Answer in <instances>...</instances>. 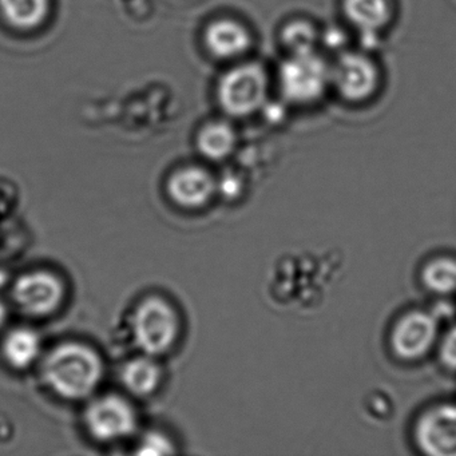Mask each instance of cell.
Instances as JSON below:
<instances>
[{
    "mask_svg": "<svg viewBox=\"0 0 456 456\" xmlns=\"http://www.w3.org/2000/svg\"><path fill=\"white\" fill-rule=\"evenodd\" d=\"M44 375L60 396L84 399L100 384L102 364L89 346L62 344L45 360Z\"/></svg>",
    "mask_w": 456,
    "mask_h": 456,
    "instance_id": "cell-1",
    "label": "cell"
},
{
    "mask_svg": "<svg viewBox=\"0 0 456 456\" xmlns=\"http://www.w3.org/2000/svg\"><path fill=\"white\" fill-rule=\"evenodd\" d=\"M279 87L285 102L308 106L330 90V62L316 52L290 54L279 69Z\"/></svg>",
    "mask_w": 456,
    "mask_h": 456,
    "instance_id": "cell-2",
    "label": "cell"
},
{
    "mask_svg": "<svg viewBox=\"0 0 456 456\" xmlns=\"http://www.w3.org/2000/svg\"><path fill=\"white\" fill-rule=\"evenodd\" d=\"M268 86L265 70L257 63H245L223 77L218 86V101L229 116H250L265 106Z\"/></svg>",
    "mask_w": 456,
    "mask_h": 456,
    "instance_id": "cell-3",
    "label": "cell"
},
{
    "mask_svg": "<svg viewBox=\"0 0 456 456\" xmlns=\"http://www.w3.org/2000/svg\"><path fill=\"white\" fill-rule=\"evenodd\" d=\"M378 62L362 52H344L330 62V90L348 103H364L380 89Z\"/></svg>",
    "mask_w": 456,
    "mask_h": 456,
    "instance_id": "cell-4",
    "label": "cell"
},
{
    "mask_svg": "<svg viewBox=\"0 0 456 456\" xmlns=\"http://www.w3.org/2000/svg\"><path fill=\"white\" fill-rule=\"evenodd\" d=\"M133 335L145 354H165L178 336L177 314L162 298H148L138 305L133 317Z\"/></svg>",
    "mask_w": 456,
    "mask_h": 456,
    "instance_id": "cell-5",
    "label": "cell"
},
{
    "mask_svg": "<svg viewBox=\"0 0 456 456\" xmlns=\"http://www.w3.org/2000/svg\"><path fill=\"white\" fill-rule=\"evenodd\" d=\"M415 442L429 456H456V404L435 405L416 421Z\"/></svg>",
    "mask_w": 456,
    "mask_h": 456,
    "instance_id": "cell-6",
    "label": "cell"
},
{
    "mask_svg": "<svg viewBox=\"0 0 456 456\" xmlns=\"http://www.w3.org/2000/svg\"><path fill=\"white\" fill-rule=\"evenodd\" d=\"M437 322L431 314L412 311L400 317L391 333L394 354L405 362L426 356L436 343Z\"/></svg>",
    "mask_w": 456,
    "mask_h": 456,
    "instance_id": "cell-7",
    "label": "cell"
},
{
    "mask_svg": "<svg viewBox=\"0 0 456 456\" xmlns=\"http://www.w3.org/2000/svg\"><path fill=\"white\" fill-rule=\"evenodd\" d=\"M65 288L55 274L31 272L15 282L12 296L15 303L31 316H47L60 308Z\"/></svg>",
    "mask_w": 456,
    "mask_h": 456,
    "instance_id": "cell-8",
    "label": "cell"
},
{
    "mask_svg": "<svg viewBox=\"0 0 456 456\" xmlns=\"http://www.w3.org/2000/svg\"><path fill=\"white\" fill-rule=\"evenodd\" d=\"M85 419L90 434L101 442L124 439L137 426L134 411L118 396H105L95 400L87 408Z\"/></svg>",
    "mask_w": 456,
    "mask_h": 456,
    "instance_id": "cell-9",
    "label": "cell"
},
{
    "mask_svg": "<svg viewBox=\"0 0 456 456\" xmlns=\"http://www.w3.org/2000/svg\"><path fill=\"white\" fill-rule=\"evenodd\" d=\"M349 25L364 37H378L394 20L392 0H343Z\"/></svg>",
    "mask_w": 456,
    "mask_h": 456,
    "instance_id": "cell-10",
    "label": "cell"
},
{
    "mask_svg": "<svg viewBox=\"0 0 456 456\" xmlns=\"http://www.w3.org/2000/svg\"><path fill=\"white\" fill-rule=\"evenodd\" d=\"M216 191L212 175L199 167H186L170 178L167 191L175 204L183 208L202 207Z\"/></svg>",
    "mask_w": 456,
    "mask_h": 456,
    "instance_id": "cell-11",
    "label": "cell"
},
{
    "mask_svg": "<svg viewBox=\"0 0 456 456\" xmlns=\"http://www.w3.org/2000/svg\"><path fill=\"white\" fill-rule=\"evenodd\" d=\"M205 44L215 57L220 60H234L249 52L252 37L239 22L221 20L208 28Z\"/></svg>",
    "mask_w": 456,
    "mask_h": 456,
    "instance_id": "cell-12",
    "label": "cell"
},
{
    "mask_svg": "<svg viewBox=\"0 0 456 456\" xmlns=\"http://www.w3.org/2000/svg\"><path fill=\"white\" fill-rule=\"evenodd\" d=\"M0 14L17 30H36L49 17L50 0H0Z\"/></svg>",
    "mask_w": 456,
    "mask_h": 456,
    "instance_id": "cell-13",
    "label": "cell"
},
{
    "mask_svg": "<svg viewBox=\"0 0 456 456\" xmlns=\"http://www.w3.org/2000/svg\"><path fill=\"white\" fill-rule=\"evenodd\" d=\"M2 349L10 365L22 370L36 362L41 352V340L33 330L18 328L7 335Z\"/></svg>",
    "mask_w": 456,
    "mask_h": 456,
    "instance_id": "cell-14",
    "label": "cell"
},
{
    "mask_svg": "<svg viewBox=\"0 0 456 456\" xmlns=\"http://www.w3.org/2000/svg\"><path fill=\"white\" fill-rule=\"evenodd\" d=\"M237 137L231 125L213 122L199 134V151L205 159L220 161L226 159L236 148Z\"/></svg>",
    "mask_w": 456,
    "mask_h": 456,
    "instance_id": "cell-15",
    "label": "cell"
},
{
    "mask_svg": "<svg viewBox=\"0 0 456 456\" xmlns=\"http://www.w3.org/2000/svg\"><path fill=\"white\" fill-rule=\"evenodd\" d=\"M161 370L159 365L149 357H137L125 365L122 381L132 394L145 396L159 387Z\"/></svg>",
    "mask_w": 456,
    "mask_h": 456,
    "instance_id": "cell-16",
    "label": "cell"
},
{
    "mask_svg": "<svg viewBox=\"0 0 456 456\" xmlns=\"http://www.w3.org/2000/svg\"><path fill=\"white\" fill-rule=\"evenodd\" d=\"M424 287L435 295L448 296L456 293V260L439 257L429 261L421 272Z\"/></svg>",
    "mask_w": 456,
    "mask_h": 456,
    "instance_id": "cell-17",
    "label": "cell"
},
{
    "mask_svg": "<svg viewBox=\"0 0 456 456\" xmlns=\"http://www.w3.org/2000/svg\"><path fill=\"white\" fill-rule=\"evenodd\" d=\"M319 39L317 28L304 20H295L285 26L282 31V44L287 49L288 55L316 52L319 50Z\"/></svg>",
    "mask_w": 456,
    "mask_h": 456,
    "instance_id": "cell-18",
    "label": "cell"
},
{
    "mask_svg": "<svg viewBox=\"0 0 456 456\" xmlns=\"http://www.w3.org/2000/svg\"><path fill=\"white\" fill-rule=\"evenodd\" d=\"M175 452L172 442L159 432H149L138 444V455H169Z\"/></svg>",
    "mask_w": 456,
    "mask_h": 456,
    "instance_id": "cell-19",
    "label": "cell"
},
{
    "mask_svg": "<svg viewBox=\"0 0 456 456\" xmlns=\"http://www.w3.org/2000/svg\"><path fill=\"white\" fill-rule=\"evenodd\" d=\"M439 360L443 367L456 370V327L451 328L443 336L439 344Z\"/></svg>",
    "mask_w": 456,
    "mask_h": 456,
    "instance_id": "cell-20",
    "label": "cell"
},
{
    "mask_svg": "<svg viewBox=\"0 0 456 456\" xmlns=\"http://www.w3.org/2000/svg\"><path fill=\"white\" fill-rule=\"evenodd\" d=\"M220 191L228 199H234L241 191V183L233 175H228L221 181Z\"/></svg>",
    "mask_w": 456,
    "mask_h": 456,
    "instance_id": "cell-21",
    "label": "cell"
},
{
    "mask_svg": "<svg viewBox=\"0 0 456 456\" xmlns=\"http://www.w3.org/2000/svg\"><path fill=\"white\" fill-rule=\"evenodd\" d=\"M7 319V311L4 304L0 301V327L4 324Z\"/></svg>",
    "mask_w": 456,
    "mask_h": 456,
    "instance_id": "cell-22",
    "label": "cell"
}]
</instances>
